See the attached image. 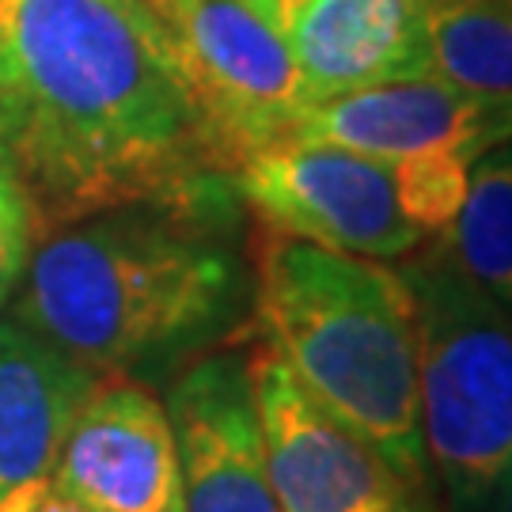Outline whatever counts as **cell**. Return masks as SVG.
<instances>
[{
  "instance_id": "5",
  "label": "cell",
  "mask_w": 512,
  "mask_h": 512,
  "mask_svg": "<svg viewBox=\"0 0 512 512\" xmlns=\"http://www.w3.org/2000/svg\"><path fill=\"white\" fill-rule=\"evenodd\" d=\"M266 232L380 262L414 255L425 232L399 202L395 167L323 141H274L228 175Z\"/></svg>"
},
{
  "instance_id": "12",
  "label": "cell",
  "mask_w": 512,
  "mask_h": 512,
  "mask_svg": "<svg viewBox=\"0 0 512 512\" xmlns=\"http://www.w3.org/2000/svg\"><path fill=\"white\" fill-rule=\"evenodd\" d=\"M103 376L0 311V501L54 475L76 414Z\"/></svg>"
},
{
  "instance_id": "18",
  "label": "cell",
  "mask_w": 512,
  "mask_h": 512,
  "mask_svg": "<svg viewBox=\"0 0 512 512\" xmlns=\"http://www.w3.org/2000/svg\"><path fill=\"white\" fill-rule=\"evenodd\" d=\"M478 512H512V459L505 463V471L497 475V482L490 486V494H486Z\"/></svg>"
},
{
  "instance_id": "13",
  "label": "cell",
  "mask_w": 512,
  "mask_h": 512,
  "mask_svg": "<svg viewBox=\"0 0 512 512\" xmlns=\"http://www.w3.org/2000/svg\"><path fill=\"white\" fill-rule=\"evenodd\" d=\"M429 76L512 92V0H425Z\"/></svg>"
},
{
  "instance_id": "11",
  "label": "cell",
  "mask_w": 512,
  "mask_h": 512,
  "mask_svg": "<svg viewBox=\"0 0 512 512\" xmlns=\"http://www.w3.org/2000/svg\"><path fill=\"white\" fill-rule=\"evenodd\" d=\"M285 38L311 107L429 76L425 0H258Z\"/></svg>"
},
{
  "instance_id": "4",
  "label": "cell",
  "mask_w": 512,
  "mask_h": 512,
  "mask_svg": "<svg viewBox=\"0 0 512 512\" xmlns=\"http://www.w3.org/2000/svg\"><path fill=\"white\" fill-rule=\"evenodd\" d=\"M418 311L421 444L444 512H478L512 459V315L448 236L403 258Z\"/></svg>"
},
{
  "instance_id": "7",
  "label": "cell",
  "mask_w": 512,
  "mask_h": 512,
  "mask_svg": "<svg viewBox=\"0 0 512 512\" xmlns=\"http://www.w3.org/2000/svg\"><path fill=\"white\" fill-rule=\"evenodd\" d=\"M266 463L281 512H444L368 440L334 421L274 353H251Z\"/></svg>"
},
{
  "instance_id": "14",
  "label": "cell",
  "mask_w": 512,
  "mask_h": 512,
  "mask_svg": "<svg viewBox=\"0 0 512 512\" xmlns=\"http://www.w3.org/2000/svg\"><path fill=\"white\" fill-rule=\"evenodd\" d=\"M444 236L463 270L512 315V141L475 164L467 202Z\"/></svg>"
},
{
  "instance_id": "16",
  "label": "cell",
  "mask_w": 512,
  "mask_h": 512,
  "mask_svg": "<svg viewBox=\"0 0 512 512\" xmlns=\"http://www.w3.org/2000/svg\"><path fill=\"white\" fill-rule=\"evenodd\" d=\"M31 247H35L31 205H27V194H23L16 171L0 148V311L16 293Z\"/></svg>"
},
{
  "instance_id": "9",
  "label": "cell",
  "mask_w": 512,
  "mask_h": 512,
  "mask_svg": "<svg viewBox=\"0 0 512 512\" xmlns=\"http://www.w3.org/2000/svg\"><path fill=\"white\" fill-rule=\"evenodd\" d=\"M293 137L384 164L421 152H452L478 164L490 148L512 141V92H475L440 76H418L315 103Z\"/></svg>"
},
{
  "instance_id": "19",
  "label": "cell",
  "mask_w": 512,
  "mask_h": 512,
  "mask_svg": "<svg viewBox=\"0 0 512 512\" xmlns=\"http://www.w3.org/2000/svg\"><path fill=\"white\" fill-rule=\"evenodd\" d=\"M152 4H156V12L164 16L167 27H175V23L186 16V8H190L194 0H152Z\"/></svg>"
},
{
  "instance_id": "10",
  "label": "cell",
  "mask_w": 512,
  "mask_h": 512,
  "mask_svg": "<svg viewBox=\"0 0 512 512\" xmlns=\"http://www.w3.org/2000/svg\"><path fill=\"white\" fill-rule=\"evenodd\" d=\"M50 482L84 512H183L167 406L145 387L103 376L76 414Z\"/></svg>"
},
{
  "instance_id": "8",
  "label": "cell",
  "mask_w": 512,
  "mask_h": 512,
  "mask_svg": "<svg viewBox=\"0 0 512 512\" xmlns=\"http://www.w3.org/2000/svg\"><path fill=\"white\" fill-rule=\"evenodd\" d=\"M183 512H281L258 418L251 353H205L167 391Z\"/></svg>"
},
{
  "instance_id": "1",
  "label": "cell",
  "mask_w": 512,
  "mask_h": 512,
  "mask_svg": "<svg viewBox=\"0 0 512 512\" xmlns=\"http://www.w3.org/2000/svg\"><path fill=\"white\" fill-rule=\"evenodd\" d=\"M0 148L35 239L126 205L217 217L232 186L152 0H0Z\"/></svg>"
},
{
  "instance_id": "15",
  "label": "cell",
  "mask_w": 512,
  "mask_h": 512,
  "mask_svg": "<svg viewBox=\"0 0 512 512\" xmlns=\"http://www.w3.org/2000/svg\"><path fill=\"white\" fill-rule=\"evenodd\" d=\"M391 167H395L399 202H403L406 217L429 239L444 236L467 202L475 164L463 156H452V152H421V156H406Z\"/></svg>"
},
{
  "instance_id": "3",
  "label": "cell",
  "mask_w": 512,
  "mask_h": 512,
  "mask_svg": "<svg viewBox=\"0 0 512 512\" xmlns=\"http://www.w3.org/2000/svg\"><path fill=\"white\" fill-rule=\"evenodd\" d=\"M255 327L262 349L330 418L410 482L437 490L421 444L418 311L399 266L266 232Z\"/></svg>"
},
{
  "instance_id": "2",
  "label": "cell",
  "mask_w": 512,
  "mask_h": 512,
  "mask_svg": "<svg viewBox=\"0 0 512 512\" xmlns=\"http://www.w3.org/2000/svg\"><path fill=\"white\" fill-rule=\"evenodd\" d=\"M239 300L243 270L213 217L126 205L38 236L4 311L110 376L202 349Z\"/></svg>"
},
{
  "instance_id": "6",
  "label": "cell",
  "mask_w": 512,
  "mask_h": 512,
  "mask_svg": "<svg viewBox=\"0 0 512 512\" xmlns=\"http://www.w3.org/2000/svg\"><path fill=\"white\" fill-rule=\"evenodd\" d=\"M171 35L224 175L243 156L293 137L311 99L258 0H194Z\"/></svg>"
},
{
  "instance_id": "17",
  "label": "cell",
  "mask_w": 512,
  "mask_h": 512,
  "mask_svg": "<svg viewBox=\"0 0 512 512\" xmlns=\"http://www.w3.org/2000/svg\"><path fill=\"white\" fill-rule=\"evenodd\" d=\"M0 512H84V509L61 494L50 478H42V482H27V486L12 490V494L0 501Z\"/></svg>"
}]
</instances>
